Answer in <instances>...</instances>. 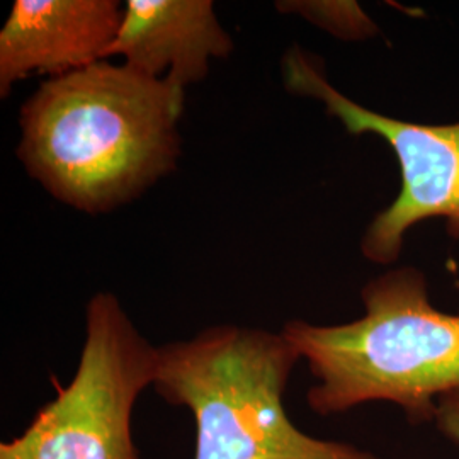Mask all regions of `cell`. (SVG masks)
<instances>
[{"instance_id":"cell-1","label":"cell","mask_w":459,"mask_h":459,"mask_svg":"<svg viewBox=\"0 0 459 459\" xmlns=\"http://www.w3.org/2000/svg\"><path fill=\"white\" fill-rule=\"evenodd\" d=\"M184 109L174 83L102 60L45 79L24 100L17 160L55 201L113 213L178 169Z\"/></svg>"},{"instance_id":"cell-2","label":"cell","mask_w":459,"mask_h":459,"mask_svg":"<svg viewBox=\"0 0 459 459\" xmlns=\"http://www.w3.org/2000/svg\"><path fill=\"white\" fill-rule=\"evenodd\" d=\"M366 313L341 325L290 320L282 332L316 383L307 394L328 417L390 402L413 424L436 420L437 398L459 390V315L439 312L417 267H396L361 291Z\"/></svg>"},{"instance_id":"cell-3","label":"cell","mask_w":459,"mask_h":459,"mask_svg":"<svg viewBox=\"0 0 459 459\" xmlns=\"http://www.w3.org/2000/svg\"><path fill=\"white\" fill-rule=\"evenodd\" d=\"M298 361L282 330L221 324L160 345L152 388L193 413L195 459H379L291 422L284 394Z\"/></svg>"},{"instance_id":"cell-4","label":"cell","mask_w":459,"mask_h":459,"mask_svg":"<svg viewBox=\"0 0 459 459\" xmlns=\"http://www.w3.org/2000/svg\"><path fill=\"white\" fill-rule=\"evenodd\" d=\"M157 358L159 347L148 342L115 293L91 296L75 375L21 436L0 444V459H142L133 441V411L153 386Z\"/></svg>"},{"instance_id":"cell-5","label":"cell","mask_w":459,"mask_h":459,"mask_svg":"<svg viewBox=\"0 0 459 459\" xmlns=\"http://www.w3.org/2000/svg\"><path fill=\"white\" fill-rule=\"evenodd\" d=\"M281 79L290 94L324 104L345 132L377 134L394 152L400 193L362 233L364 259L396 263L409 230L429 218H443L449 237L459 240V123L420 125L368 109L330 82L324 62L299 45L284 51Z\"/></svg>"},{"instance_id":"cell-6","label":"cell","mask_w":459,"mask_h":459,"mask_svg":"<svg viewBox=\"0 0 459 459\" xmlns=\"http://www.w3.org/2000/svg\"><path fill=\"white\" fill-rule=\"evenodd\" d=\"M119 0H16L0 30V98L30 77H64L108 58Z\"/></svg>"},{"instance_id":"cell-7","label":"cell","mask_w":459,"mask_h":459,"mask_svg":"<svg viewBox=\"0 0 459 459\" xmlns=\"http://www.w3.org/2000/svg\"><path fill=\"white\" fill-rule=\"evenodd\" d=\"M233 49L213 0H128L106 60L187 91Z\"/></svg>"},{"instance_id":"cell-8","label":"cell","mask_w":459,"mask_h":459,"mask_svg":"<svg viewBox=\"0 0 459 459\" xmlns=\"http://www.w3.org/2000/svg\"><path fill=\"white\" fill-rule=\"evenodd\" d=\"M276 9L282 14H296L313 26L345 41H361L377 34L373 19L358 2L324 0H281Z\"/></svg>"},{"instance_id":"cell-9","label":"cell","mask_w":459,"mask_h":459,"mask_svg":"<svg viewBox=\"0 0 459 459\" xmlns=\"http://www.w3.org/2000/svg\"><path fill=\"white\" fill-rule=\"evenodd\" d=\"M436 424L449 441L459 444V390L437 398Z\"/></svg>"},{"instance_id":"cell-10","label":"cell","mask_w":459,"mask_h":459,"mask_svg":"<svg viewBox=\"0 0 459 459\" xmlns=\"http://www.w3.org/2000/svg\"><path fill=\"white\" fill-rule=\"evenodd\" d=\"M456 288H458V291H459V281H458V282H456Z\"/></svg>"}]
</instances>
